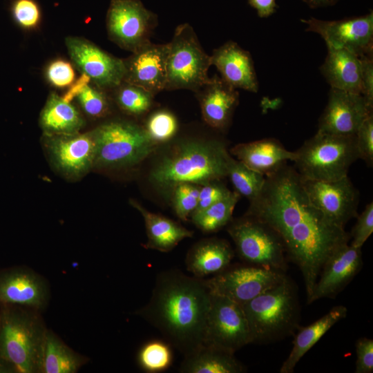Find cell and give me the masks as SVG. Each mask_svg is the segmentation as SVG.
<instances>
[{
	"label": "cell",
	"mask_w": 373,
	"mask_h": 373,
	"mask_svg": "<svg viewBox=\"0 0 373 373\" xmlns=\"http://www.w3.org/2000/svg\"><path fill=\"white\" fill-rule=\"evenodd\" d=\"M88 358L64 343L53 332L47 329L43 350L41 372L75 373Z\"/></svg>",
	"instance_id": "obj_30"
},
{
	"label": "cell",
	"mask_w": 373,
	"mask_h": 373,
	"mask_svg": "<svg viewBox=\"0 0 373 373\" xmlns=\"http://www.w3.org/2000/svg\"><path fill=\"white\" fill-rule=\"evenodd\" d=\"M248 2L262 18L268 17L276 11V0H248Z\"/></svg>",
	"instance_id": "obj_45"
},
{
	"label": "cell",
	"mask_w": 373,
	"mask_h": 373,
	"mask_svg": "<svg viewBox=\"0 0 373 373\" xmlns=\"http://www.w3.org/2000/svg\"><path fill=\"white\" fill-rule=\"evenodd\" d=\"M358 159L372 166L373 164V115L370 114L356 133Z\"/></svg>",
	"instance_id": "obj_39"
},
{
	"label": "cell",
	"mask_w": 373,
	"mask_h": 373,
	"mask_svg": "<svg viewBox=\"0 0 373 373\" xmlns=\"http://www.w3.org/2000/svg\"><path fill=\"white\" fill-rule=\"evenodd\" d=\"M211 56L202 48L193 28L179 25L169 43L166 90L198 91L210 81Z\"/></svg>",
	"instance_id": "obj_8"
},
{
	"label": "cell",
	"mask_w": 373,
	"mask_h": 373,
	"mask_svg": "<svg viewBox=\"0 0 373 373\" xmlns=\"http://www.w3.org/2000/svg\"><path fill=\"white\" fill-rule=\"evenodd\" d=\"M49 287L36 272L15 267L0 272V303L43 309L49 299Z\"/></svg>",
	"instance_id": "obj_19"
},
{
	"label": "cell",
	"mask_w": 373,
	"mask_h": 373,
	"mask_svg": "<svg viewBox=\"0 0 373 373\" xmlns=\"http://www.w3.org/2000/svg\"><path fill=\"white\" fill-rule=\"evenodd\" d=\"M230 157L221 141L186 142L161 158L151 170L150 179L162 188L172 189L184 182L203 185L227 176Z\"/></svg>",
	"instance_id": "obj_3"
},
{
	"label": "cell",
	"mask_w": 373,
	"mask_h": 373,
	"mask_svg": "<svg viewBox=\"0 0 373 373\" xmlns=\"http://www.w3.org/2000/svg\"><path fill=\"white\" fill-rule=\"evenodd\" d=\"M249 343L250 332L242 305L211 294L204 344L235 353Z\"/></svg>",
	"instance_id": "obj_11"
},
{
	"label": "cell",
	"mask_w": 373,
	"mask_h": 373,
	"mask_svg": "<svg viewBox=\"0 0 373 373\" xmlns=\"http://www.w3.org/2000/svg\"><path fill=\"white\" fill-rule=\"evenodd\" d=\"M39 124L44 134H72L79 132L84 121L70 102L52 93L41 110Z\"/></svg>",
	"instance_id": "obj_29"
},
{
	"label": "cell",
	"mask_w": 373,
	"mask_h": 373,
	"mask_svg": "<svg viewBox=\"0 0 373 373\" xmlns=\"http://www.w3.org/2000/svg\"><path fill=\"white\" fill-rule=\"evenodd\" d=\"M95 144V166L118 168L133 165L157 147L144 127L124 121L104 123L91 131Z\"/></svg>",
	"instance_id": "obj_7"
},
{
	"label": "cell",
	"mask_w": 373,
	"mask_h": 373,
	"mask_svg": "<svg viewBox=\"0 0 373 373\" xmlns=\"http://www.w3.org/2000/svg\"><path fill=\"white\" fill-rule=\"evenodd\" d=\"M302 181L312 203L337 226L345 228L358 216V191L348 175L333 181L303 178Z\"/></svg>",
	"instance_id": "obj_16"
},
{
	"label": "cell",
	"mask_w": 373,
	"mask_h": 373,
	"mask_svg": "<svg viewBox=\"0 0 373 373\" xmlns=\"http://www.w3.org/2000/svg\"><path fill=\"white\" fill-rule=\"evenodd\" d=\"M321 70L332 88L361 95V61L356 53L327 48Z\"/></svg>",
	"instance_id": "obj_24"
},
{
	"label": "cell",
	"mask_w": 373,
	"mask_h": 373,
	"mask_svg": "<svg viewBox=\"0 0 373 373\" xmlns=\"http://www.w3.org/2000/svg\"><path fill=\"white\" fill-rule=\"evenodd\" d=\"M230 192L231 191L221 182V180H215L201 185L198 204L191 217L200 213L215 202L224 198L228 195Z\"/></svg>",
	"instance_id": "obj_40"
},
{
	"label": "cell",
	"mask_w": 373,
	"mask_h": 373,
	"mask_svg": "<svg viewBox=\"0 0 373 373\" xmlns=\"http://www.w3.org/2000/svg\"><path fill=\"white\" fill-rule=\"evenodd\" d=\"M249 202L245 214L264 222L280 236L287 257L302 273L308 300L324 263L348 243L350 233L312 203L301 176L287 164L266 177L260 193Z\"/></svg>",
	"instance_id": "obj_1"
},
{
	"label": "cell",
	"mask_w": 373,
	"mask_h": 373,
	"mask_svg": "<svg viewBox=\"0 0 373 373\" xmlns=\"http://www.w3.org/2000/svg\"><path fill=\"white\" fill-rule=\"evenodd\" d=\"M372 108L362 95L331 88L318 131L355 135L364 119L372 113Z\"/></svg>",
	"instance_id": "obj_17"
},
{
	"label": "cell",
	"mask_w": 373,
	"mask_h": 373,
	"mask_svg": "<svg viewBox=\"0 0 373 373\" xmlns=\"http://www.w3.org/2000/svg\"><path fill=\"white\" fill-rule=\"evenodd\" d=\"M295 152L294 169L304 179L333 181L347 176L358 159L355 135L317 131Z\"/></svg>",
	"instance_id": "obj_6"
},
{
	"label": "cell",
	"mask_w": 373,
	"mask_h": 373,
	"mask_svg": "<svg viewBox=\"0 0 373 373\" xmlns=\"http://www.w3.org/2000/svg\"><path fill=\"white\" fill-rule=\"evenodd\" d=\"M203 88L200 102L204 120L214 128H226L238 104V93L217 75Z\"/></svg>",
	"instance_id": "obj_23"
},
{
	"label": "cell",
	"mask_w": 373,
	"mask_h": 373,
	"mask_svg": "<svg viewBox=\"0 0 373 373\" xmlns=\"http://www.w3.org/2000/svg\"><path fill=\"white\" fill-rule=\"evenodd\" d=\"M43 145L54 169L68 180H79L95 166V144L91 131L44 134Z\"/></svg>",
	"instance_id": "obj_13"
},
{
	"label": "cell",
	"mask_w": 373,
	"mask_h": 373,
	"mask_svg": "<svg viewBox=\"0 0 373 373\" xmlns=\"http://www.w3.org/2000/svg\"><path fill=\"white\" fill-rule=\"evenodd\" d=\"M98 86L90 82L85 84L75 95L82 109L89 116L100 117L106 115L109 109L106 96Z\"/></svg>",
	"instance_id": "obj_36"
},
{
	"label": "cell",
	"mask_w": 373,
	"mask_h": 373,
	"mask_svg": "<svg viewBox=\"0 0 373 373\" xmlns=\"http://www.w3.org/2000/svg\"><path fill=\"white\" fill-rule=\"evenodd\" d=\"M234 251L227 241L209 238L197 242L189 250L186 258L189 271L198 278L216 274L230 265Z\"/></svg>",
	"instance_id": "obj_25"
},
{
	"label": "cell",
	"mask_w": 373,
	"mask_h": 373,
	"mask_svg": "<svg viewBox=\"0 0 373 373\" xmlns=\"http://www.w3.org/2000/svg\"><path fill=\"white\" fill-rule=\"evenodd\" d=\"M356 361L355 373L373 372V340L360 338L356 342Z\"/></svg>",
	"instance_id": "obj_43"
},
{
	"label": "cell",
	"mask_w": 373,
	"mask_h": 373,
	"mask_svg": "<svg viewBox=\"0 0 373 373\" xmlns=\"http://www.w3.org/2000/svg\"><path fill=\"white\" fill-rule=\"evenodd\" d=\"M65 44L74 66L102 88H115L124 79V59L111 55L92 41L68 36Z\"/></svg>",
	"instance_id": "obj_14"
},
{
	"label": "cell",
	"mask_w": 373,
	"mask_h": 373,
	"mask_svg": "<svg viewBox=\"0 0 373 373\" xmlns=\"http://www.w3.org/2000/svg\"><path fill=\"white\" fill-rule=\"evenodd\" d=\"M227 176L235 191L240 196L247 198L249 202L260 193L266 179L262 174L252 170L231 156L227 164Z\"/></svg>",
	"instance_id": "obj_32"
},
{
	"label": "cell",
	"mask_w": 373,
	"mask_h": 373,
	"mask_svg": "<svg viewBox=\"0 0 373 373\" xmlns=\"http://www.w3.org/2000/svg\"><path fill=\"white\" fill-rule=\"evenodd\" d=\"M172 347L164 340H152L142 345L137 354L140 367L155 373L167 370L173 361Z\"/></svg>",
	"instance_id": "obj_33"
},
{
	"label": "cell",
	"mask_w": 373,
	"mask_h": 373,
	"mask_svg": "<svg viewBox=\"0 0 373 373\" xmlns=\"http://www.w3.org/2000/svg\"><path fill=\"white\" fill-rule=\"evenodd\" d=\"M356 222L350 235V245L356 248H361L373 232V203L367 204L362 213L357 216Z\"/></svg>",
	"instance_id": "obj_41"
},
{
	"label": "cell",
	"mask_w": 373,
	"mask_h": 373,
	"mask_svg": "<svg viewBox=\"0 0 373 373\" xmlns=\"http://www.w3.org/2000/svg\"><path fill=\"white\" fill-rule=\"evenodd\" d=\"M242 307L251 343L275 342L292 335L298 329V299L296 288L287 276Z\"/></svg>",
	"instance_id": "obj_4"
},
{
	"label": "cell",
	"mask_w": 373,
	"mask_h": 373,
	"mask_svg": "<svg viewBox=\"0 0 373 373\" xmlns=\"http://www.w3.org/2000/svg\"><path fill=\"white\" fill-rule=\"evenodd\" d=\"M46 75L48 81L57 88H64L71 85L75 77L71 64L61 59L54 60L48 64Z\"/></svg>",
	"instance_id": "obj_42"
},
{
	"label": "cell",
	"mask_w": 373,
	"mask_h": 373,
	"mask_svg": "<svg viewBox=\"0 0 373 373\" xmlns=\"http://www.w3.org/2000/svg\"><path fill=\"white\" fill-rule=\"evenodd\" d=\"M240 198V195L236 191H231L224 198L192 216L191 220L203 232H216L231 221L235 206Z\"/></svg>",
	"instance_id": "obj_31"
},
{
	"label": "cell",
	"mask_w": 373,
	"mask_h": 373,
	"mask_svg": "<svg viewBox=\"0 0 373 373\" xmlns=\"http://www.w3.org/2000/svg\"><path fill=\"white\" fill-rule=\"evenodd\" d=\"M361 61V95L373 107V59L372 54L360 56Z\"/></svg>",
	"instance_id": "obj_44"
},
{
	"label": "cell",
	"mask_w": 373,
	"mask_h": 373,
	"mask_svg": "<svg viewBox=\"0 0 373 373\" xmlns=\"http://www.w3.org/2000/svg\"><path fill=\"white\" fill-rule=\"evenodd\" d=\"M156 144L170 140L175 134L178 123L175 116L166 111H160L149 118L144 127Z\"/></svg>",
	"instance_id": "obj_37"
},
{
	"label": "cell",
	"mask_w": 373,
	"mask_h": 373,
	"mask_svg": "<svg viewBox=\"0 0 373 373\" xmlns=\"http://www.w3.org/2000/svg\"><path fill=\"white\" fill-rule=\"evenodd\" d=\"M309 7L317 8L335 4L338 0H303Z\"/></svg>",
	"instance_id": "obj_46"
},
{
	"label": "cell",
	"mask_w": 373,
	"mask_h": 373,
	"mask_svg": "<svg viewBox=\"0 0 373 373\" xmlns=\"http://www.w3.org/2000/svg\"><path fill=\"white\" fill-rule=\"evenodd\" d=\"M306 30L318 34L327 48L347 49L357 55L372 54L373 13L335 21L301 19Z\"/></svg>",
	"instance_id": "obj_15"
},
{
	"label": "cell",
	"mask_w": 373,
	"mask_h": 373,
	"mask_svg": "<svg viewBox=\"0 0 373 373\" xmlns=\"http://www.w3.org/2000/svg\"><path fill=\"white\" fill-rule=\"evenodd\" d=\"M228 225L227 232L241 259L251 265L286 271L287 257L284 244L266 223L245 214L232 219Z\"/></svg>",
	"instance_id": "obj_9"
},
{
	"label": "cell",
	"mask_w": 373,
	"mask_h": 373,
	"mask_svg": "<svg viewBox=\"0 0 373 373\" xmlns=\"http://www.w3.org/2000/svg\"><path fill=\"white\" fill-rule=\"evenodd\" d=\"M285 272L257 265L227 267L204 280L211 294L241 305L280 283Z\"/></svg>",
	"instance_id": "obj_10"
},
{
	"label": "cell",
	"mask_w": 373,
	"mask_h": 373,
	"mask_svg": "<svg viewBox=\"0 0 373 373\" xmlns=\"http://www.w3.org/2000/svg\"><path fill=\"white\" fill-rule=\"evenodd\" d=\"M115 88V101L127 114L141 115L150 109L154 96L151 93L124 81Z\"/></svg>",
	"instance_id": "obj_34"
},
{
	"label": "cell",
	"mask_w": 373,
	"mask_h": 373,
	"mask_svg": "<svg viewBox=\"0 0 373 373\" xmlns=\"http://www.w3.org/2000/svg\"><path fill=\"white\" fill-rule=\"evenodd\" d=\"M12 10L15 20L23 28H34L40 21L41 10L35 0H15Z\"/></svg>",
	"instance_id": "obj_38"
},
{
	"label": "cell",
	"mask_w": 373,
	"mask_h": 373,
	"mask_svg": "<svg viewBox=\"0 0 373 373\" xmlns=\"http://www.w3.org/2000/svg\"><path fill=\"white\" fill-rule=\"evenodd\" d=\"M347 313V309L345 306H335L313 323L301 327L295 336L292 349L283 362L280 372L292 373L301 358L334 325L345 318Z\"/></svg>",
	"instance_id": "obj_27"
},
{
	"label": "cell",
	"mask_w": 373,
	"mask_h": 373,
	"mask_svg": "<svg viewBox=\"0 0 373 373\" xmlns=\"http://www.w3.org/2000/svg\"><path fill=\"white\" fill-rule=\"evenodd\" d=\"M211 296L203 278L165 270L157 276L150 300L136 314L184 356L204 344Z\"/></svg>",
	"instance_id": "obj_2"
},
{
	"label": "cell",
	"mask_w": 373,
	"mask_h": 373,
	"mask_svg": "<svg viewBox=\"0 0 373 373\" xmlns=\"http://www.w3.org/2000/svg\"><path fill=\"white\" fill-rule=\"evenodd\" d=\"M169 43L155 44L150 42L124 59V82L139 86L155 95L166 90V59Z\"/></svg>",
	"instance_id": "obj_18"
},
{
	"label": "cell",
	"mask_w": 373,
	"mask_h": 373,
	"mask_svg": "<svg viewBox=\"0 0 373 373\" xmlns=\"http://www.w3.org/2000/svg\"><path fill=\"white\" fill-rule=\"evenodd\" d=\"M201 185L179 183L173 189V204L176 216L186 221L195 209Z\"/></svg>",
	"instance_id": "obj_35"
},
{
	"label": "cell",
	"mask_w": 373,
	"mask_h": 373,
	"mask_svg": "<svg viewBox=\"0 0 373 373\" xmlns=\"http://www.w3.org/2000/svg\"><path fill=\"white\" fill-rule=\"evenodd\" d=\"M155 19L140 0H111L106 28L111 41L120 48L135 52L150 42Z\"/></svg>",
	"instance_id": "obj_12"
},
{
	"label": "cell",
	"mask_w": 373,
	"mask_h": 373,
	"mask_svg": "<svg viewBox=\"0 0 373 373\" xmlns=\"http://www.w3.org/2000/svg\"><path fill=\"white\" fill-rule=\"evenodd\" d=\"M221 78L234 88L256 93L258 84L250 53L236 43L229 41L213 50L211 55Z\"/></svg>",
	"instance_id": "obj_21"
},
{
	"label": "cell",
	"mask_w": 373,
	"mask_h": 373,
	"mask_svg": "<svg viewBox=\"0 0 373 373\" xmlns=\"http://www.w3.org/2000/svg\"><path fill=\"white\" fill-rule=\"evenodd\" d=\"M230 152L247 166L265 177L274 173L288 160L294 161L296 157L294 151L287 150L274 138L238 144Z\"/></svg>",
	"instance_id": "obj_22"
},
{
	"label": "cell",
	"mask_w": 373,
	"mask_h": 373,
	"mask_svg": "<svg viewBox=\"0 0 373 373\" xmlns=\"http://www.w3.org/2000/svg\"><path fill=\"white\" fill-rule=\"evenodd\" d=\"M362 265L361 248L348 243L338 247L324 263L307 303L334 298L360 271Z\"/></svg>",
	"instance_id": "obj_20"
},
{
	"label": "cell",
	"mask_w": 373,
	"mask_h": 373,
	"mask_svg": "<svg viewBox=\"0 0 373 373\" xmlns=\"http://www.w3.org/2000/svg\"><path fill=\"white\" fill-rule=\"evenodd\" d=\"M182 373H241L245 367L235 358L234 353L202 344L184 356L180 369Z\"/></svg>",
	"instance_id": "obj_28"
},
{
	"label": "cell",
	"mask_w": 373,
	"mask_h": 373,
	"mask_svg": "<svg viewBox=\"0 0 373 373\" xmlns=\"http://www.w3.org/2000/svg\"><path fill=\"white\" fill-rule=\"evenodd\" d=\"M131 204L144 218L147 235L146 249L168 252L183 239L193 236V231L178 222L146 210L136 201L131 200Z\"/></svg>",
	"instance_id": "obj_26"
},
{
	"label": "cell",
	"mask_w": 373,
	"mask_h": 373,
	"mask_svg": "<svg viewBox=\"0 0 373 373\" xmlns=\"http://www.w3.org/2000/svg\"><path fill=\"white\" fill-rule=\"evenodd\" d=\"M46 331L37 310L4 305L0 314V358L18 372H41Z\"/></svg>",
	"instance_id": "obj_5"
}]
</instances>
